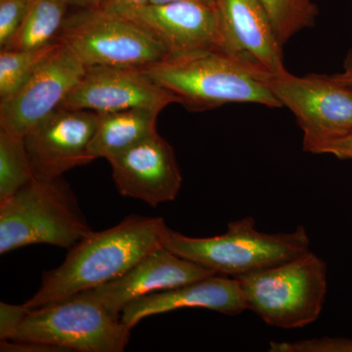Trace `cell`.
I'll use <instances>...</instances> for the list:
<instances>
[{"instance_id": "6da1fadb", "label": "cell", "mask_w": 352, "mask_h": 352, "mask_svg": "<svg viewBox=\"0 0 352 352\" xmlns=\"http://www.w3.org/2000/svg\"><path fill=\"white\" fill-rule=\"evenodd\" d=\"M168 231L162 217L136 214L106 230L90 231L69 249L63 263L43 273L41 288L24 305L34 309L118 279L164 247Z\"/></svg>"}, {"instance_id": "7a4b0ae2", "label": "cell", "mask_w": 352, "mask_h": 352, "mask_svg": "<svg viewBox=\"0 0 352 352\" xmlns=\"http://www.w3.org/2000/svg\"><path fill=\"white\" fill-rule=\"evenodd\" d=\"M160 87L173 92L191 112L230 103L282 108L270 89L272 74L249 58L214 50L170 55L141 68Z\"/></svg>"}, {"instance_id": "3957f363", "label": "cell", "mask_w": 352, "mask_h": 352, "mask_svg": "<svg viewBox=\"0 0 352 352\" xmlns=\"http://www.w3.org/2000/svg\"><path fill=\"white\" fill-rule=\"evenodd\" d=\"M164 247L217 274L237 278L272 267L310 251L305 226L292 232L264 233L252 217L231 221L214 237L195 238L168 231Z\"/></svg>"}, {"instance_id": "277c9868", "label": "cell", "mask_w": 352, "mask_h": 352, "mask_svg": "<svg viewBox=\"0 0 352 352\" xmlns=\"http://www.w3.org/2000/svg\"><path fill=\"white\" fill-rule=\"evenodd\" d=\"M73 190L63 176L34 179L0 201V254L34 244L71 249L88 232Z\"/></svg>"}, {"instance_id": "5b68a950", "label": "cell", "mask_w": 352, "mask_h": 352, "mask_svg": "<svg viewBox=\"0 0 352 352\" xmlns=\"http://www.w3.org/2000/svg\"><path fill=\"white\" fill-rule=\"evenodd\" d=\"M327 272V263L309 251L237 280L247 309L271 327L298 329L320 316Z\"/></svg>"}, {"instance_id": "8992f818", "label": "cell", "mask_w": 352, "mask_h": 352, "mask_svg": "<svg viewBox=\"0 0 352 352\" xmlns=\"http://www.w3.org/2000/svg\"><path fill=\"white\" fill-rule=\"evenodd\" d=\"M131 331L82 292L30 309L12 340L50 344L64 351L122 352Z\"/></svg>"}, {"instance_id": "52a82bcc", "label": "cell", "mask_w": 352, "mask_h": 352, "mask_svg": "<svg viewBox=\"0 0 352 352\" xmlns=\"http://www.w3.org/2000/svg\"><path fill=\"white\" fill-rule=\"evenodd\" d=\"M58 41L87 68L141 69L170 56L166 45L143 25L94 10L67 18Z\"/></svg>"}, {"instance_id": "ba28073f", "label": "cell", "mask_w": 352, "mask_h": 352, "mask_svg": "<svg viewBox=\"0 0 352 352\" xmlns=\"http://www.w3.org/2000/svg\"><path fill=\"white\" fill-rule=\"evenodd\" d=\"M270 87L282 107L295 116L303 151L319 155L329 142L352 132V88L333 75L298 76L286 69L271 76Z\"/></svg>"}, {"instance_id": "9c48e42d", "label": "cell", "mask_w": 352, "mask_h": 352, "mask_svg": "<svg viewBox=\"0 0 352 352\" xmlns=\"http://www.w3.org/2000/svg\"><path fill=\"white\" fill-rule=\"evenodd\" d=\"M87 67L60 44L56 51L12 95L0 101V129L24 138L62 104Z\"/></svg>"}, {"instance_id": "30bf717a", "label": "cell", "mask_w": 352, "mask_h": 352, "mask_svg": "<svg viewBox=\"0 0 352 352\" xmlns=\"http://www.w3.org/2000/svg\"><path fill=\"white\" fill-rule=\"evenodd\" d=\"M99 113L59 108L24 136L36 179H54L94 162L89 144Z\"/></svg>"}, {"instance_id": "8fae6325", "label": "cell", "mask_w": 352, "mask_h": 352, "mask_svg": "<svg viewBox=\"0 0 352 352\" xmlns=\"http://www.w3.org/2000/svg\"><path fill=\"white\" fill-rule=\"evenodd\" d=\"M173 103L180 104V99L153 82L141 69L94 66L87 67L61 108L99 113L129 109L162 112Z\"/></svg>"}, {"instance_id": "7c38bea8", "label": "cell", "mask_w": 352, "mask_h": 352, "mask_svg": "<svg viewBox=\"0 0 352 352\" xmlns=\"http://www.w3.org/2000/svg\"><path fill=\"white\" fill-rule=\"evenodd\" d=\"M108 162L120 195L156 207L175 200L182 188L175 150L157 132Z\"/></svg>"}, {"instance_id": "4fadbf2b", "label": "cell", "mask_w": 352, "mask_h": 352, "mask_svg": "<svg viewBox=\"0 0 352 352\" xmlns=\"http://www.w3.org/2000/svg\"><path fill=\"white\" fill-rule=\"evenodd\" d=\"M131 20L154 34L170 55L226 51V34L217 6L196 1L147 4Z\"/></svg>"}, {"instance_id": "5bb4252c", "label": "cell", "mask_w": 352, "mask_h": 352, "mask_svg": "<svg viewBox=\"0 0 352 352\" xmlns=\"http://www.w3.org/2000/svg\"><path fill=\"white\" fill-rule=\"evenodd\" d=\"M214 274L217 273L161 247L147 254L122 276L85 292L113 317L120 319L124 307L138 298Z\"/></svg>"}, {"instance_id": "9a60e30c", "label": "cell", "mask_w": 352, "mask_h": 352, "mask_svg": "<svg viewBox=\"0 0 352 352\" xmlns=\"http://www.w3.org/2000/svg\"><path fill=\"white\" fill-rule=\"evenodd\" d=\"M182 308H204L229 316L247 309L239 281L236 278L214 274L138 298L124 307L120 319L132 329L147 317Z\"/></svg>"}, {"instance_id": "2e32d148", "label": "cell", "mask_w": 352, "mask_h": 352, "mask_svg": "<svg viewBox=\"0 0 352 352\" xmlns=\"http://www.w3.org/2000/svg\"><path fill=\"white\" fill-rule=\"evenodd\" d=\"M226 51L249 58L272 75L286 71L282 45L259 0H217Z\"/></svg>"}, {"instance_id": "e0dca14e", "label": "cell", "mask_w": 352, "mask_h": 352, "mask_svg": "<svg viewBox=\"0 0 352 352\" xmlns=\"http://www.w3.org/2000/svg\"><path fill=\"white\" fill-rule=\"evenodd\" d=\"M160 113L151 109H129L99 113L98 124L89 144L90 156L109 161L154 135Z\"/></svg>"}, {"instance_id": "ac0fdd59", "label": "cell", "mask_w": 352, "mask_h": 352, "mask_svg": "<svg viewBox=\"0 0 352 352\" xmlns=\"http://www.w3.org/2000/svg\"><path fill=\"white\" fill-rule=\"evenodd\" d=\"M67 0H34L6 50H34L58 41L66 22ZM1 48V50H3Z\"/></svg>"}, {"instance_id": "d6986e66", "label": "cell", "mask_w": 352, "mask_h": 352, "mask_svg": "<svg viewBox=\"0 0 352 352\" xmlns=\"http://www.w3.org/2000/svg\"><path fill=\"white\" fill-rule=\"evenodd\" d=\"M34 179L24 138L0 129V201L15 195Z\"/></svg>"}, {"instance_id": "ffe728a7", "label": "cell", "mask_w": 352, "mask_h": 352, "mask_svg": "<svg viewBox=\"0 0 352 352\" xmlns=\"http://www.w3.org/2000/svg\"><path fill=\"white\" fill-rule=\"evenodd\" d=\"M59 41L34 50L0 51V101L8 98L56 51Z\"/></svg>"}, {"instance_id": "44dd1931", "label": "cell", "mask_w": 352, "mask_h": 352, "mask_svg": "<svg viewBox=\"0 0 352 352\" xmlns=\"http://www.w3.org/2000/svg\"><path fill=\"white\" fill-rule=\"evenodd\" d=\"M270 15L280 43L315 24L318 8L314 0H259Z\"/></svg>"}, {"instance_id": "7402d4cb", "label": "cell", "mask_w": 352, "mask_h": 352, "mask_svg": "<svg viewBox=\"0 0 352 352\" xmlns=\"http://www.w3.org/2000/svg\"><path fill=\"white\" fill-rule=\"evenodd\" d=\"M272 352H352V338L323 337L296 342H270Z\"/></svg>"}, {"instance_id": "603a6c76", "label": "cell", "mask_w": 352, "mask_h": 352, "mask_svg": "<svg viewBox=\"0 0 352 352\" xmlns=\"http://www.w3.org/2000/svg\"><path fill=\"white\" fill-rule=\"evenodd\" d=\"M34 0H0V47L13 38Z\"/></svg>"}, {"instance_id": "cb8c5ba5", "label": "cell", "mask_w": 352, "mask_h": 352, "mask_svg": "<svg viewBox=\"0 0 352 352\" xmlns=\"http://www.w3.org/2000/svg\"><path fill=\"white\" fill-rule=\"evenodd\" d=\"M29 311L25 305L0 302V340H13Z\"/></svg>"}, {"instance_id": "d4e9b609", "label": "cell", "mask_w": 352, "mask_h": 352, "mask_svg": "<svg viewBox=\"0 0 352 352\" xmlns=\"http://www.w3.org/2000/svg\"><path fill=\"white\" fill-rule=\"evenodd\" d=\"M150 0H102L96 10L104 15L131 20Z\"/></svg>"}, {"instance_id": "484cf974", "label": "cell", "mask_w": 352, "mask_h": 352, "mask_svg": "<svg viewBox=\"0 0 352 352\" xmlns=\"http://www.w3.org/2000/svg\"><path fill=\"white\" fill-rule=\"evenodd\" d=\"M332 155L340 160H352V132L331 141L324 146L319 155Z\"/></svg>"}, {"instance_id": "4316f807", "label": "cell", "mask_w": 352, "mask_h": 352, "mask_svg": "<svg viewBox=\"0 0 352 352\" xmlns=\"http://www.w3.org/2000/svg\"><path fill=\"white\" fill-rule=\"evenodd\" d=\"M337 82L352 88V48L347 52L344 60V71L333 75Z\"/></svg>"}, {"instance_id": "83f0119b", "label": "cell", "mask_w": 352, "mask_h": 352, "mask_svg": "<svg viewBox=\"0 0 352 352\" xmlns=\"http://www.w3.org/2000/svg\"><path fill=\"white\" fill-rule=\"evenodd\" d=\"M102 0H67L69 6L82 7L85 10H96Z\"/></svg>"}, {"instance_id": "f1b7e54d", "label": "cell", "mask_w": 352, "mask_h": 352, "mask_svg": "<svg viewBox=\"0 0 352 352\" xmlns=\"http://www.w3.org/2000/svg\"><path fill=\"white\" fill-rule=\"evenodd\" d=\"M180 1H196L208 4V6H217V0H150L149 4H164Z\"/></svg>"}]
</instances>
